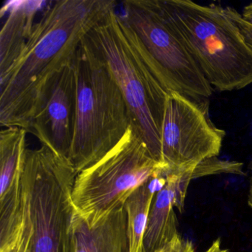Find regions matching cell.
Returning a JSON list of instances; mask_svg holds the SVG:
<instances>
[{"label": "cell", "mask_w": 252, "mask_h": 252, "mask_svg": "<svg viewBox=\"0 0 252 252\" xmlns=\"http://www.w3.org/2000/svg\"><path fill=\"white\" fill-rule=\"evenodd\" d=\"M113 0H60L44 11L18 60L0 75V124L30 132L62 72Z\"/></svg>", "instance_id": "1"}, {"label": "cell", "mask_w": 252, "mask_h": 252, "mask_svg": "<svg viewBox=\"0 0 252 252\" xmlns=\"http://www.w3.org/2000/svg\"><path fill=\"white\" fill-rule=\"evenodd\" d=\"M73 66L76 118L68 160L78 174L110 152L132 121L120 88L87 37L75 56Z\"/></svg>", "instance_id": "2"}, {"label": "cell", "mask_w": 252, "mask_h": 252, "mask_svg": "<svg viewBox=\"0 0 252 252\" xmlns=\"http://www.w3.org/2000/svg\"><path fill=\"white\" fill-rule=\"evenodd\" d=\"M86 37L120 88L132 123L153 158L163 163L162 129L168 93L140 51L133 31L114 8Z\"/></svg>", "instance_id": "3"}, {"label": "cell", "mask_w": 252, "mask_h": 252, "mask_svg": "<svg viewBox=\"0 0 252 252\" xmlns=\"http://www.w3.org/2000/svg\"><path fill=\"white\" fill-rule=\"evenodd\" d=\"M189 52L212 88L239 91L252 84V48L216 4L160 0Z\"/></svg>", "instance_id": "4"}, {"label": "cell", "mask_w": 252, "mask_h": 252, "mask_svg": "<svg viewBox=\"0 0 252 252\" xmlns=\"http://www.w3.org/2000/svg\"><path fill=\"white\" fill-rule=\"evenodd\" d=\"M76 175L71 163L48 147L28 149L23 175V205L31 230L28 252H70Z\"/></svg>", "instance_id": "5"}, {"label": "cell", "mask_w": 252, "mask_h": 252, "mask_svg": "<svg viewBox=\"0 0 252 252\" xmlns=\"http://www.w3.org/2000/svg\"><path fill=\"white\" fill-rule=\"evenodd\" d=\"M167 166L155 160L131 122L120 141L92 166L76 175L72 191L75 212L89 223L125 206L131 194Z\"/></svg>", "instance_id": "6"}, {"label": "cell", "mask_w": 252, "mask_h": 252, "mask_svg": "<svg viewBox=\"0 0 252 252\" xmlns=\"http://www.w3.org/2000/svg\"><path fill=\"white\" fill-rule=\"evenodd\" d=\"M123 6L124 19L163 89L197 101L209 99L213 88L189 52L160 0H126Z\"/></svg>", "instance_id": "7"}, {"label": "cell", "mask_w": 252, "mask_h": 252, "mask_svg": "<svg viewBox=\"0 0 252 252\" xmlns=\"http://www.w3.org/2000/svg\"><path fill=\"white\" fill-rule=\"evenodd\" d=\"M225 136L209 117V99L197 101L170 93L162 129V161L167 171L187 169L218 157Z\"/></svg>", "instance_id": "8"}, {"label": "cell", "mask_w": 252, "mask_h": 252, "mask_svg": "<svg viewBox=\"0 0 252 252\" xmlns=\"http://www.w3.org/2000/svg\"><path fill=\"white\" fill-rule=\"evenodd\" d=\"M76 118L73 62L59 76L43 107L33 119L31 133L42 146L68 160Z\"/></svg>", "instance_id": "9"}, {"label": "cell", "mask_w": 252, "mask_h": 252, "mask_svg": "<svg viewBox=\"0 0 252 252\" xmlns=\"http://www.w3.org/2000/svg\"><path fill=\"white\" fill-rule=\"evenodd\" d=\"M26 133L18 126L5 127L0 132V231L3 234L17 229L23 220Z\"/></svg>", "instance_id": "10"}, {"label": "cell", "mask_w": 252, "mask_h": 252, "mask_svg": "<svg viewBox=\"0 0 252 252\" xmlns=\"http://www.w3.org/2000/svg\"><path fill=\"white\" fill-rule=\"evenodd\" d=\"M196 165L185 169L167 171L166 183L153 199L143 242V251L152 252L170 241L178 234L175 208L184 212L186 196L192 180L199 178Z\"/></svg>", "instance_id": "11"}, {"label": "cell", "mask_w": 252, "mask_h": 252, "mask_svg": "<svg viewBox=\"0 0 252 252\" xmlns=\"http://www.w3.org/2000/svg\"><path fill=\"white\" fill-rule=\"evenodd\" d=\"M125 206L91 224L74 211L70 252H129Z\"/></svg>", "instance_id": "12"}, {"label": "cell", "mask_w": 252, "mask_h": 252, "mask_svg": "<svg viewBox=\"0 0 252 252\" xmlns=\"http://www.w3.org/2000/svg\"><path fill=\"white\" fill-rule=\"evenodd\" d=\"M45 1H9L1 10L8 13L0 33V75L8 70L23 53L30 39L36 14Z\"/></svg>", "instance_id": "13"}, {"label": "cell", "mask_w": 252, "mask_h": 252, "mask_svg": "<svg viewBox=\"0 0 252 252\" xmlns=\"http://www.w3.org/2000/svg\"><path fill=\"white\" fill-rule=\"evenodd\" d=\"M166 183V175L153 178L137 189L125 203L129 252H143V242L153 199Z\"/></svg>", "instance_id": "14"}, {"label": "cell", "mask_w": 252, "mask_h": 252, "mask_svg": "<svg viewBox=\"0 0 252 252\" xmlns=\"http://www.w3.org/2000/svg\"><path fill=\"white\" fill-rule=\"evenodd\" d=\"M142 252H146L143 251ZM150 252H195L191 240L184 238L180 233L177 234L170 241L158 249Z\"/></svg>", "instance_id": "15"}, {"label": "cell", "mask_w": 252, "mask_h": 252, "mask_svg": "<svg viewBox=\"0 0 252 252\" xmlns=\"http://www.w3.org/2000/svg\"><path fill=\"white\" fill-rule=\"evenodd\" d=\"M224 11L227 16L237 26L246 43L252 48V25L247 23L243 18L241 14L231 7H225L224 8Z\"/></svg>", "instance_id": "16"}, {"label": "cell", "mask_w": 252, "mask_h": 252, "mask_svg": "<svg viewBox=\"0 0 252 252\" xmlns=\"http://www.w3.org/2000/svg\"><path fill=\"white\" fill-rule=\"evenodd\" d=\"M24 213L25 225L23 232L14 241L11 242L6 247L0 249V252H28L29 243H30L31 230L25 209Z\"/></svg>", "instance_id": "17"}, {"label": "cell", "mask_w": 252, "mask_h": 252, "mask_svg": "<svg viewBox=\"0 0 252 252\" xmlns=\"http://www.w3.org/2000/svg\"><path fill=\"white\" fill-rule=\"evenodd\" d=\"M205 252H230L229 250L221 246L220 239L218 238L212 242V245Z\"/></svg>", "instance_id": "18"}, {"label": "cell", "mask_w": 252, "mask_h": 252, "mask_svg": "<svg viewBox=\"0 0 252 252\" xmlns=\"http://www.w3.org/2000/svg\"><path fill=\"white\" fill-rule=\"evenodd\" d=\"M241 15L247 23L252 25V2L245 6Z\"/></svg>", "instance_id": "19"}, {"label": "cell", "mask_w": 252, "mask_h": 252, "mask_svg": "<svg viewBox=\"0 0 252 252\" xmlns=\"http://www.w3.org/2000/svg\"><path fill=\"white\" fill-rule=\"evenodd\" d=\"M248 204L252 209V177L249 184V195H248Z\"/></svg>", "instance_id": "20"}]
</instances>
